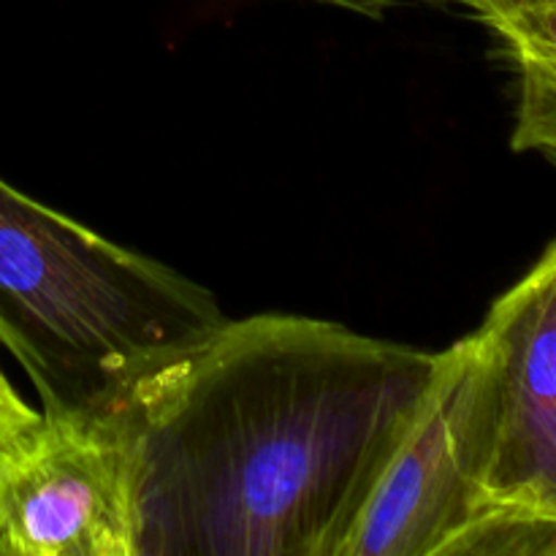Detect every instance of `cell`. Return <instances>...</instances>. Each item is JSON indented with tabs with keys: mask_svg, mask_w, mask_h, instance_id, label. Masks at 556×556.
<instances>
[{
	"mask_svg": "<svg viewBox=\"0 0 556 556\" xmlns=\"http://www.w3.org/2000/svg\"><path fill=\"white\" fill-rule=\"evenodd\" d=\"M440 362L331 320L226 318L106 410L136 556H340Z\"/></svg>",
	"mask_w": 556,
	"mask_h": 556,
	"instance_id": "cell-1",
	"label": "cell"
},
{
	"mask_svg": "<svg viewBox=\"0 0 556 556\" xmlns=\"http://www.w3.org/2000/svg\"><path fill=\"white\" fill-rule=\"evenodd\" d=\"M223 324L204 286L0 179V342L41 410L106 413Z\"/></svg>",
	"mask_w": 556,
	"mask_h": 556,
	"instance_id": "cell-2",
	"label": "cell"
},
{
	"mask_svg": "<svg viewBox=\"0 0 556 556\" xmlns=\"http://www.w3.org/2000/svg\"><path fill=\"white\" fill-rule=\"evenodd\" d=\"M472 337L483 427L478 519L454 556H556V242Z\"/></svg>",
	"mask_w": 556,
	"mask_h": 556,
	"instance_id": "cell-3",
	"label": "cell"
},
{
	"mask_svg": "<svg viewBox=\"0 0 556 556\" xmlns=\"http://www.w3.org/2000/svg\"><path fill=\"white\" fill-rule=\"evenodd\" d=\"M0 556H136L130 456L109 413L41 410L0 448Z\"/></svg>",
	"mask_w": 556,
	"mask_h": 556,
	"instance_id": "cell-4",
	"label": "cell"
},
{
	"mask_svg": "<svg viewBox=\"0 0 556 556\" xmlns=\"http://www.w3.org/2000/svg\"><path fill=\"white\" fill-rule=\"evenodd\" d=\"M481 448V358L467 334L443 351L340 556H454L478 519Z\"/></svg>",
	"mask_w": 556,
	"mask_h": 556,
	"instance_id": "cell-5",
	"label": "cell"
},
{
	"mask_svg": "<svg viewBox=\"0 0 556 556\" xmlns=\"http://www.w3.org/2000/svg\"><path fill=\"white\" fill-rule=\"evenodd\" d=\"M483 22L503 41L519 81L514 150L556 161V0H521Z\"/></svg>",
	"mask_w": 556,
	"mask_h": 556,
	"instance_id": "cell-6",
	"label": "cell"
},
{
	"mask_svg": "<svg viewBox=\"0 0 556 556\" xmlns=\"http://www.w3.org/2000/svg\"><path fill=\"white\" fill-rule=\"evenodd\" d=\"M38 418H41V410H33V407L22 400L20 391L14 389L9 375L0 367V448L14 443V440L22 438L25 432H30L38 424Z\"/></svg>",
	"mask_w": 556,
	"mask_h": 556,
	"instance_id": "cell-7",
	"label": "cell"
},
{
	"mask_svg": "<svg viewBox=\"0 0 556 556\" xmlns=\"http://www.w3.org/2000/svg\"><path fill=\"white\" fill-rule=\"evenodd\" d=\"M318 3H331V5H342V9H351L358 11V14H369V16H378L383 14L386 9L391 5H400L407 3V0H318ZM429 3H438V0H429Z\"/></svg>",
	"mask_w": 556,
	"mask_h": 556,
	"instance_id": "cell-8",
	"label": "cell"
},
{
	"mask_svg": "<svg viewBox=\"0 0 556 556\" xmlns=\"http://www.w3.org/2000/svg\"><path fill=\"white\" fill-rule=\"evenodd\" d=\"M465 3L470 5V9L476 11V14L481 16V20H489V16L500 14V11L510 9V5L521 3V0H465Z\"/></svg>",
	"mask_w": 556,
	"mask_h": 556,
	"instance_id": "cell-9",
	"label": "cell"
}]
</instances>
